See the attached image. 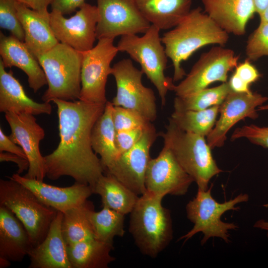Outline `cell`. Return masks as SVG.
I'll use <instances>...</instances> for the list:
<instances>
[{"mask_svg":"<svg viewBox=\"0 0 268 268\" xmlns=\"http://www.w3.org/2000/svg\"><path fill=\"white\" fill-rule=\"evenodd\" d=\"M52 102L57 107L60 140L52 153L44 156L46 176L52 180L69 176L92 189L104 170L92 148L91 133L106 104L58 99Z\"/></svg>","mask_w":268,"mask_h":268,"instance_id":"cell-1","label":"cell"},{"mask_svg":"<svg viewBox=\"0 0 268 268\" xmlns=\"http://www.w3.org/2000/svg\"><path fill=\"white\" fill-rule=\"evenodd\" d=\"M228 39V33L201 7L191 9L175 27L161 37L166 55L173 66V82L186 75L182 63L195 52L208 45L223 46Z\"/></svg>","mask_w":268,"mask_h":268,"instance_id":"cell-2","label":"cell"},{"mask_svg":"<svg viewBox=\"0 0 268 268\" xmlns=\"http://www.w3.org/2000/svg\"><path fill=\"white\" fill-rule=\"evenodd\" d=\"M164 197L146 191L131 212L129 232L143 255L156 258L173 237L170 211L163 207Z\"/></svg>","mask_w":268,"mask_h":268,"instance_id":"cell-3","label":"cell"},{"mask_svg":"<svg viewBox=\"0 0 268 268\" xmlns=\"http://www.w3.org/2000/svg\"><path fill=\"white\" fill-rule=\"evenodd\" d=\"M165 132L158 133L184 170L194 179L198 190L206 191L210 180L222 172L213 158L204 136L187 132L169 118Z\"/></svg>","mask_w":268,"mask_h":268,"instance_id":"cell-4","label":"cell"},{"mask_svg":"<svg viewBox=\"0 0 268 268\" xmlns=\"http://www.w3.org/2000/svg\"><path fill=\"white\" fill-rule=\"evenodd\" d=\"M82 59V52L60 42L37 58L48 85L41 97L44 102L79 99Z\"/></svg>","mask_w":268,"mask_h":268,"instance_id":"cell-5","label":"cell"},{"mask_svg":"<svg viewBox=\"0 0 268 268\" xmlns=\"http://www.w3.org/2000/svg\"><path fill=\"white\" fill-rule=\"evenodd\" d=\"M160 29L151 25L143 36L136 34L121 36L116 46L119 52H126L138 63L141 70L155 87L162 105L166 103V95L172 90L173 78L165 74L168 57L160 37Z\"/></svg>","mask_w":268,"mask_h":268,"instance_id":"cell-6","label":"cell"},{"mask_svg":"<svg viewBox=\"0 0 268 268\" xmlns=\"http://www.w3.org/2000/svg\"><path fill=\"white\" fill-rule=\"evenodd\" d=\"M7 178L0 180V205L8 208L22 222L34 247L46 237L58 211L21 184Z\"/></svg>","mask_w":268,"mask_h":268,"instance_id":"cell-7","label":"cell"},{"mask_svg":"<svg viewBox=\"0 0 268 268\" xmlns=\"http://www.w3.org/2000/svg\"><path fill=\"white\" fill-rule=\"evenodd\" d=\"M212 185L206 191L198 190L195 197L186 205L187 218L194 226L180 240L186 241L197 233L201 232L203 234L201 245L211 237L220 238L226 243L230 241L229 230L236 229L238 226L233 223L222 221L221 217L229 210H238L239 208L235 205L248 201L249 196L241 194L233 199L220 203L212 197Z\"/></svg>","mask_w":268,"mask_h":268,"instance_id":"cell-8","label":"cell"},{"mask_svg":"<svg viewBox=\"0 0 268 268\" xmlns=\"http://www.w3.org/2000/svg\"><path fill=\"white\" fill-rule=\"evenodd\" d=\"M143 74L130 59L115 64L111 74L115 79L117 92L111 102L114 106L135 111L152 122L157 116L156 97L152 89L143 84Z\"/></svg>","mask_w":268,"mask_h":268,"instance_id":"cell-9","label":"cell"},{"mask_svg":"<svg viewBox=\"0 0 268 268\" xmlns=\"http://www.w3.org/2000/svg\"><path fill=\"white\" fill-rule=\"evenodd\" d=\"M114 39L98 40L96 46L82 53L80 100L105 104L107 78L111 74V64L119 52Z\"/></svg>","mask_w":268,"mask_h":268,"instance_id":"cell-10","label":"cell"},{"mask_svg":"<svg viewBox=\"0 0 268 268\" xmlns=\"http://www.w3.org/2000/svg\"><path fill=\"white\" fill-rule=\"evenodd\" d=\"M239 59L231 49L213 47L201 55L186 77L174 85L172 90L176 96H183L207 88L214 82H227L228 72L236 67Z\"/></svg>","mask_w":268,"mask_h":268,"instance_id":"cell-11","label":"cell"},{"mask_svg":"<svg viewBox=\"0 0 268 268\" xmlns=\"http://www.w3.org/2000/svg\"><path fill=\"white\" fill-rule=\"evenodd\" d=\"M99 20L96 39L144 33L151 25L142 15L134 0H97Z\"/></svg>","mask_w":268,"mask_h":268,"instance_id":"cell-12","label":"cell"},{"mask_svg":"<svg viewBox=\"0 0 268 268\" xmlns=\"http://www.w3.org/2000/svg\"><path fill=\"white\" fill-rule=\"evenodd\" d=\"M99 18L97 6L85 2L68 18L59 11L52 10L49 22L59 42L84 52L94 47Z\"/></svg>","mask_w":268,"mask_h":268,"instance_id":"cell-13","label":"cell"},{"mask_svg":"<svg viewBox=\"0 0 268 268\" xmlns=\"http://www.w3.org/2000/svg\"><path fill=\"white\" fill-rule=\"evenodd\" d=\"M158 135L152 125L104 173L112 175L137 195L143 194L146 191L145 175L151 158L150 150Z\"/></svg>","mask_w":268,"mask_h":268,"instance_id":"cell-14","label":"cell"},{"mask_svg":"<svg viewBox=\"0 0 268 268\" xmlns=\"http://www.w3.org/2000/svg\"><path fill=\"white\" fill-rule=\"evenodd\" d=\"M194 182L171 151L164 146L158 155L150 158L145 175L146 191L164 197L185 195Z\"/></svg>","mask_w":268,"mask_h":268,"instance_id":"cell-15","label":"cell"},{"mask_svg":"<svg viewBox=\"0 0 268 268\" xmlns=\"http://www.w3.org/2000/svg\"><path fill=\"white\" fill-rule=\"evenodd\" d=\"M5 118L11 129L8 136L23 149L29 162L27 173L24 176L43 181L46 172L39 144L45 137L44 130L32 114L7 112Z\"/></svg>","mask_w":268,"mask_h":268,"instance_id":"cell-16","label":"cell"},{"mask_svg":"<svg viewBox=\"0 0 268 268\" xmlns=\"http://www.w3.org/2000/svg\"><path fill=\"white\" fill-rule=\"evenodd\" d=\"M268 100V97L257 92L248 93L232 90L220 105L219 119L206 136L211 149L223 146L227 133L240 121L247 118H258V108Z\"/></svg>","mask_w":268,"mask_h":268,"instance_id":"cell-17","label":"cell"},{"mask_svg":"<svg viewBox=\"0 0 268 268\" xmlns=\"http://www.w3.org/2000/svg\"><path fill=\"white\" fill-rule=\"evenodd\" d=\"M10 178L29 189L44 204L63 213L81 204L93 194L90 186L76 182L71 186L59 187L17 173Z\"/></svg>","mask_w":268,"mask_h":268,"instance_id":"cell-18","label":"cell"},{"mask_svg":"<svg viewBox=\"0 0 268 268\" xmlns=\"http://www.w3.org/2000/svg\"><path fill=\"white\" fill-rule=\"evenodd\" d=\"M0 55L5 68L15 67L25 72L29 86L35 93L47 84L45 74L37 58L24 43L16 37L0 32Z\"/></svg>","mask_w":268,"mask_h":268,"instance_id":"cell-19","label":"cell"},{"mask_svg":"<svg viewBox=\"0 0 268 268\" xmlns=\"http://www.w3.org/2000/svg\"><path fill=\"white\" fill-rule=\"evenodd\" d=\"M204 12L228 33L242 36L255 12L253 0H201Z\"/></svg>","mask_w":268,"mask_h":268,"instance_id":"cell-20","label":"cell"},{"mask_svg":"<svg viewBox=\"0 0 268 268\" xmlns=\"http://www.w3.org/2000/svg\"><path fill=\"white\" fill-rule=\"evenodd\" d=\"M63 217L58 211L45 239L29 253V268H72L62 231Z\"/></svg>","mask_w":268,"mask_h":268,"instance_id":"cell-21","label":"cell"},{"mask_svg":"<svg viewBox=\"0 0 268 268\" xmlns=\"http://www.w3.org/2000/svg\"><path fill=\"white\" fill-rule=\"evenodd\" d=\"M52 110L50 103H38L29 97L12 71H6L0 60V112L50 115Z\"/></svg>","mask_w":268,"mask_h":268,"instance_id":"cell-22","label":"cell"},{"mask_svg":"<svg viewBox=\"0 0 268 268\" xmlns=\"http://www.w3.org/2000/svg\"><path fill=\"white\" fill-rule=\"evenodd\" d=\"M15 5L18 19L24 32V43L36 58L59 43L52 29L49 20L17 0Z\"/></svg>","mask_w":268,"mask_h":268,"instance_id":"cell-23","label":"cell"},{"mask_svg":"<svg viewBox=\"0 0 268 268\" xmlns=\"http://www.w3.org/2000/svg\"><path fill=\"white\" fill-rule=\"evenodd\" d=\"M33 247L22 222L8 208L0 205V258L21 262Z\"/></svg>","mask_w":268,"mask_h":268,"instance_id":"cell-24","label":"cell"},{"mask_svg":"<svg viewBox=\"0 0 268 268\" xmlns=\"http://www.w3.org/2000/svg\"><path fill=\"white\" fill-rule=\"evenodd\" d=\"M139 11L160 30L175 27L191 10L193 0H134Z\"/></svg>","mask_w":268,"mask_h":268,"instance_id":"cell-25","label":"cell"},{"mask_svg":"<svg viewBox=\"0 0 268 268\" xmlns=\"http://www.w3.org/2000/svg\"><path fill=\"white\" fill-rule=\"evenodd\" d=\"M113 108L112 102L107 101L103 113L96 122L91 133L92 147L100 156L104 173L120 156L116 144Z\"/></svg>","mask_w":268,"mask_h":268,"instance_id":"cell-26","label":"cell"},{"mask_svg":"<svg viewBox=\"0 0 268 268\" xmlns=\"http://www.w3.org/2000/svg\"><path fill=\"white\" fill-rule=\"evenodd\" d=\"M67 249L72 268H107L115 260L111 255L113 245L95 238L67 245Z\"/></svg>","mask_w":268,"mask_h":268,"instance_id":"cell-27","label":"cell"},{"mask_svg":"<svg viewBox=\"0 0 268 268\" xmlns=\"http://www.w3.org/2000/svg\"><path fill=\"white\" fill-rule=\"evenodd\" d=\"M99 195L102 206L124 215L130 213L139 197L110 174L104 173L92 188Z\"/></svg>","mask_w":268,"mask_h":268,"instance_id":"cell-28","label":"cell"},{"mask_svg":"<svg viewBox=\"0 0 268 268\" xmlns=\"http://www.w3.org/2000/svg\"><path fill=\"white\" fill-rule=\"evenodd\" d=\"M94 208L92 202L86 200L63 212L62 231L67 245L95 238L90 220V214Z\"/></svg>","mask_w":268,"mask_h":268,"instance_id":"cell-29","label":"cell"},{"mask_svg":"<svg viewBox=\"0 0 268 268\" xmlns=\"http://www.w3.org/2000/svg\"><path fill=\"white\" fill-rule=\"evenodd\" d=\"M220 106L199 111H174L169 119L182 130L206 137L216 123Z\"/></svg>","mask_w":268,"mask_h":268,"instance_id":"cell-30","label":"cell"},{"mask_svg":"<svg viewBox=\"0 0 268 268\" xmlns=\"http://www.w3.org/2000/svg\"><path fill=\"white\" fill-rule=\"evenodd\" d=\"M231 91L227 81L216 87L206 88L183 96H176L174 100V110L199 111L220 105Z\"/></svg>","mask_w":268,"mask_h":268,"instance_id":"cell-31","label":"cell"},{"mask_svg":"<svg viewBox=\"0 0 268 268\" xmlns=\"http://www.w3.org/2000/svg\"><path fill=\"white\" fill-rule=\"evenodd\" d=\"M125 215L103 206L99 211L92 210L90 220L95 239L113 245L116 236L123 237L125 234Z\"/></svg>","mask_w":268,"mask_h":268,"instance_id":"cell-32","label":"cell"},{"mask_svg":"<svg viewBox=\"0 0 268 268\" xmlns=\"http://www.w3.org/2000/svg\"><path fill=\"white\" fill-rule=\"evenodd\" d=\"M245 52L250 61L268 56V22L260 21L258 27L248 38Z\"/></svg>","mask_w":268,"mask_h":268,"instance_id":"cell-33","label":"cell"},{"mask_svg":"<svg viewBox=\"0 0 268 268\" xmlns=\"http://www.w3.org/2000/svg\"><path fill=\"white\" fill-rule=\"evenodd\" d=\"M16 1L0 0V27L24 42V32L17 16Z\"/></svg>","mask_w":268,"mask_h":268,"instance_id":"cell-34","label":"cell"},{"mask_svg":"<svg viewBox=\"0 0 268 268\" xmlns=\"http://www.w3.org/2000/svg\"><path fill=\"white\" fill-rule=\"evenodd\" d=\"M113 119L116 132L147 127L152 124L137 112L119 106H114Z\"/></svg>","mask_w":268,"mask_h":268,"instance_id":"cell-35","label":"cell"},{"mask_svg":"<svg viewBox=\"0 0 268 268\" xmlns=\"http://www.w3.org/2000/svg\"><path fill=\"white\" fill-rule=\"evenodd\" d=\"M246 138L251 142L268 148V126L260 127L254 124L238 128L233 133L232 140Z\"/></svg>","mask_w":268,"mask_h":268,"instance_id":"cell-36","label":"cell"},{"mask_svg":"<svg viewBox=\"0 0 268 268\" xmlns=\"http://www.w3.org/2000/svg\"><path fill=\"white\" fill-rule=\"evenodd\" d=\"M153 124L147 127H139L116 132V144L120 155L131 149L140 139L145 132Z\"/></svg>","mask_w":268,"mask_h":268,"instance_id":"cell-37","label":"cell"},{"mask_svg":"<svg viewBox=\"0 0 268 268\" xmlns=\"http://www.w3.org/2000/svg\"><path fill=\"white\" fill-rule=\"evenodd\" d=\"M244 82L250 85L257 81L261 74L248 60L238 64L234 72Z\"/></svg>","mask_w":268,"mask_h":268,"instance_id":"cell-38","label":"cell"},{"mask_svg":"<svg viewBox=\"0 0 268 268\" xmlns=\"http://www.w3.org/2000/svg\"><path fill=\"white\" fill-rule=\"evenodd\" d=\"M85 3V0H53L51 5L52 10L64 15L71 14Z\"/></svg>","mask_w":268,"mask_h":268,"instance_id":"cell-39","label":"cell"},{"mask_svg":"<svg viewBox=\"0 0 268 268\" xmlns=\"http://www.w3.org/2000/svg\"><path fill=\"white\" fill-rule=\"evenodd\" d=\"M0 152H7L15 154L27 159L23 149L11 140L8 136L5 135L1 127L0 128Z\"/></svg>","mask_w":268,"mask_h":268,"instance_id":"cell-40","label":"cell"},{"mask_svg":"<svg viewBox=\"0 0 268 268\" xmlns=\"http://www.w3.org/2000/svg\"><path fill=\"white\" fill-rule=\"evenodd\" d=\"M0 161L15 163L18 167L17 173L20 175L29 168V164L27 159L7 152H0Z\"/></svg>","mask_w":268,"mask_h":268,"instance_id":"cell-41","label":"cell"},{"mask_svg":"<svg viewBox=\"0 0 268 268\" xmlns=\"http://www.w3.org/2000/svg\"><path fill=\"white\" fill-rule=\"evenodd\" d=\"M52 1L53 0H22V2L49 20L50 12L48 11V6L51 4Z\"/></svg>","mask_w":268,"mask_h":268,"instance_id":"cell-42","label":"cell"},{"mask_svg":"<svg viewBox=\"0 0 268 268\" xmlns=\"http://www.w3.org/2000/svg\"><path fill=\"white\" fill-rule=\"evenodd\" d=\"M228 83L231 90L234 92L248 93L252 92L250 88V86L244 82L234 73L230 77Z\"/></svg>","mask_w":268,"mask_h":268,"instance_id":"cell-43","label":"cell"},{"mask_svg":"<svg viewBox=\"0 0 268 268\" xmlns=\"http://www.w3.org/2000/svg\"><path fill=\"white\" fill-rule=\"evenodd\" d=\"M253 1L255 12L260 16L268 6V0H253Z\"/></svg>","mask_w":268,"mask_h":268,"instance_id":"cell-44","label":"cell"},{"mask_svg":"<svg viewBox=\"0 0 268 268\" xmlns=\"http://www.w3.org/2000/svg\"><path fill=\"white\" fill-rule=\"evenodd\" d=\"M254 227L266 230L268 238V221L264 219H260L254 224Z\"/></svg>","mask_w":268,"mask_h":268,"instance_id":"cell-45","label":"cell"},{"mask_svg":"<svg viewBox=\"0 0 268 268\" xmlns=\"http://www.w3.org/2000/svg\"><path fill=\"white\" fill-rule=\"evenodd\" d=\"M11 262L3 258H0V268H5L10 266Z\"/></svg>","mask_w":268,"mask_h":268,"instance_id":"cell-46","label":"cell"},{"mask_svg":"<svg viewBox=\"0 0 268 268\" xmlns=\"http://www.w3.org/2000/svg\"><path fill=\"white\" fill-rule=\"evenodd\" d=\"M260 21L268 22V6L262 14L260 16Z\"/></svg>","mask_w":268,"mask_h":268,"instance_id":"cell-47","label":"cell"},{"mask_svg":"<svg viewBox=\"0 0 268 268\" xmlns=\"http://www.w3.org/2000/svg\"><path fill=\"white\" fill-rule=\"evenodd\" d=\"M258 111H265V110H268V104L267 105H263L261 106H259L258 109Z\"/></svg>","mask_w":268,"mask_h":268,"instance_id":"cell-48","label":"cell"},{"mask_svg":"<svg viewBox=\"0 0 268 268\" xmlns=\"http://www.w3.org/2000/svg\"><path fill=\"white\" fill-rule=\"evenodd\" d=\"M17 0L22 2V0Z\"/></svg>","mask_w":268,"mask_h":268,"instance_id":"cell-49","label":"cell"}]
</instances>
